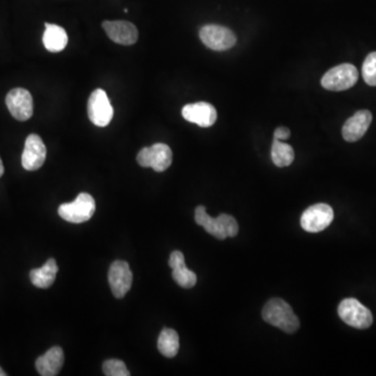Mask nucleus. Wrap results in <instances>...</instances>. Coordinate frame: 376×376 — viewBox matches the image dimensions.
Returning a JSON list of instances; mask_svg holds the SVG:
<instances>
[{"mask_svg":"<svg viewBox=\"0 0 376 376\" xmlns=\"http://www.w3.org/2000/svg\"><path fill=\"white\" fill-rule=\"evenodd\" d=\"M43 44L51 53H60L68 43V36L62 27L51 23H45V32L43 34Z\"/></svg>","mask_w":376,"mask_h":376,"instance_id":"17","label":"nucleus"},{"mask_svg":"<svg viewBox=\"0 0 376 376\" xmlns=\"http://www.w3.org/2000/svg\"><path fill=\"white\" fill-rule=\"evenodd\" d=\"M358 71L352 64L339 65L328 70L321 80L322 86L330 92H343L356 85Z\"/></svg>","mask_w":376,"mask_h":376,"instance_id":"3","label":"nucleus"},{"mask_svg":"<svg viewBox=\"0 0 376 376\" xmlns=\"http://www.w3.org/2000/svg\"><path fill=\"white\" fill-rule=\"evenodd\" d=\"M289 136H291V131L287 127H280L274 132V138L282 140H282L289 139Z\"/></svg>","mask_w":376,"mask_h":376,"instance_id":"25","label":"nucleus"},{"mask_svg":"<svg viewBox=\"0 0 376 376\" xmlns=\"http://www.w3.org/2000/svg\"><path fill=\"white\" fill-rule=\"evenodd\" d=\"M338 313L343 322L351 327L366 330L372 325L373 317L370 310L354 298L343 300L339 306Z\"/></svg>","mask_w":376,"mask_h":376,"instance_id":"4","label":"nucleus"},{"mask_svg":"<svg viewBox=\"0 0 376 376\" xmlns=\"http://www.w3.org/2000/svg\"><path fill=\"white\" fill-rule=\"evenodd\" d=\"M170 267L173 269V278L181 287L192 289L196 285V275L185 265L184 255L180 251H174L170 254Z\"/></svg>","mask_w":376,"mask_h":376,"instance_id":"16","label":"nucleus"},{"mask_svg":"<svg viewBox=\"0 0 376 376\" xmlns=\"http://www.w3.org/2000/svg\"><path fill=\"white\" fill-rule=\"evenodd\" d=\"M108 280L114 297L124 298L133 283V274L129 263L123 261H114L110 267Z\"/></svg>","mask_w":376,"mask_h":376,"instance_id":"10","label":"nucleus"},{"mask_svg":"<svg viewBox=\"0 0 376 376\" xmlns=\"http://www.w3.org/2000/svg\"><path fill=\"white\" fill-rule=\"evenodd\" d=\"M6 107L15 120L27 122L34 113L32 94L25 88H15L6 97Z\"/></svg>","mask_w":376,"mask_h":376,"instance_id":"9","label":"nucleus"},{"mask_svg":"<svg viewBox=\"0 0 376 376\" xmlns=\"http://www.w3.org/2000/svg\"><path fill=\"white\" fill-rule=\"evenodd\" d=\"M8 375H6V371L4 370V369L1 368V367H0V376H6Z\"/></svg>","mask_w":376,"mask_h":376,"instance_id":"27","label":"nucleus"},{"mask_svg":"<svg viewBox=\"0 0 376 376\" xmlns=\"http://www.w3.org/2000/svg\"><path fill=\"white\" fill-rule=\"evenodd\" d=\"M372 122V114L368 110L356 112L343 125L342 134L346 142H356L365 135Z\"/></svg>","mask_w":376,"mask_h":376,"instance_id":"14","label":"nucleus"},{"mask_svg":"<svg viewBox=\"0 0 376 376\" xmlns=\"http://www.w3.org/2000/svg\"><path fill=\"white\" fill-rule=\"evenodd\" d=\"M64 364V352L59 346L47 350L43 356L36 361V369L42 376H55L59 375Z\"/></svg>","mask_w":376,"mask_h":376,"instance_id":"15","label":"nucleus"},{"mask_svg":"<svg viewBox=\"0 0 376 376\" xmlns=\"http://www.w3.org/2000/svg\"><path fill=\"white\" fill-rule=\"evenodd\" d=\"M4 173V163H2L1 158H0V178H1L2 175Z\"/></svg>","mask_w":376,"mask_h":376,"instance_id":"26","label":"nucleus"},{"mask_svg":"<svg viewBox=\"0 0 376 376\" xmlns=\"http://www.w3.org/2000/svg\"><path fill=\"white\" fill-rule=\"evenodd\" d=\"M58 270L59 268H58L56 259L49 258L43 267L32 270L30 278L35 287L39 289H47L55 282Z\"/></svg>","mask_w":376,"mask_h":376,"instance_id":"18","label":"nucleus"},{"mask_svg":"<svg viewBox=\"0 0 376 376\" xmlns=\"http://www.w3.org/2000/svg\"><path fill=\"white\" fill-rule=\"evenodd\" d=\"M218 220H220V226H222L227 237H237V233H239V224L232 215L222 213L218 217Z\"/></svg>","mask_w":376,"mask_h":376,"instance_id":"24","label":"nucleus"},{"mask_svg":"<svg viewBox=\"0 0 376 376\" xmlns=\"http://www.w3.org/2000/svg\"><path fill=\"white\" fill-rule=\"evenodd\" d=\"M364 81L369 86H376V51L369 54L362 68Z\"/></svg>","mask_w":376,"mask_h":376,"instance_id":"22","label":"nucleus"},{"mask_svg":"<svg viewBox=\"0 0 376 376\" xmlns=\"http://www.w3.org/2000/svg\"><path fill=\"white\" fill-rule=\"evenodd\" d=\"M200 39L208 49L223 51L234 46L237 36L228 27L222 25H204L200 30Z\"/></svg>","mask_w":376,"mask_h":376,"instance_id":"6","label":"nucleus"},{"mask_svg":"<svg viewBox=\"0 0 376 376\" xmlns=\"http://www.w3.org/2000/svg\"><path fill=\"white\" fill-rule=\"evenodd\" d=\"M46 159V146L37 134H31L25 140L21 163L23 168L30 172L39 170L44 164Z\"/></svg>","mask_w":376,"mask_h":376,"instance_id":"11","label":"nucleus"},{"mask_svg":"<svg viewBox=\"0 0 376 376\" xmlns=\"http://www.w3.org/2000/svg\"><path fill=\"white\" fill-rule=\"evenodd\" d=\"M334 213L332 207L327 204L313 205L308 207L303 215H302L301 227L308 232L317 233L325 230L332 220H334Z\"/></svg>","mask_w":376,"mask_h":376,"instance_id":"7","label":"nucleus"},{"mask_svg":"<svg viewBox=\"0 0 376 376\" xmlns=\"http://www.w3.org/2000/svg\"><path fill=\"white\" fill-rule=\"evenodd\" d=\"M103 371L107 376H130L131 375L125 363L115 358L106 361L103 365Z\"/></svg>","mask_w":376,"mask_h":376,"instance_id":"23","label":"nucleus"},{"mask_svg":"<svg viewBox=\"0 0 376 376\" xmlns=\"http://www.w3.org/2000/svg\"><path fill=\"white\" fill-rule=\"evenodd\" d=\"M196 215H194V220L196 223L206 230L207 233L215 237L218 239H227L226 234H225L224 230H223L222 226H220V220L218 218H211L208 213H206V208L205 206L196 207Z\"/></svg>","mask_w":376,"mask_h":376,"instance_id":"19","label":"nucleus"},{"mask_svg":"<svg viewBox=\"0 0 376 376\" xmlns=\"http://www.w3.org/2000/svg\"><path fill=\"white\" fill-rule=\"evenodd\" d=\"M182 116L187 122L209 127L215 125L218 120V112L211 104L205 101L188 104L182 109Z\"/></svg>","mask_w":376,"mask_h":376,"instance_id":"12","label":"nucleus"},{"mask_svg":"<svg viewBox=\"0 0 376 376\" xmlns=\"http://www.w3.org/2000/svg\"><path fill=\"white\" fill-rule=\"evenodd\" d=\"M95 201L89 194L82 192L73 202L64 203L58 209L63 220L73 224L87 222L94 217Z\"/></svg>","mask_w":376,"mask_h":376,"instance_id":"2","label":"nucleus"},{"mask_svg":"<svg viewBox=\"0 0 376 376\" xmlns=\"http://www.w3.org/2000/svg\"><path fill=\"white\" fill-rule=\"evenodd\" d=\"M273 163L278 168H285L291 165L295 159V153L289 144H284L282 140L274 138L271 153Z\"/></svg>","mask_w":376,"mask_h":376,"instance_id":"21","label":"nucleus"},{"mask_svg":"<svg viewBox=\"0 0 376 376\" xmlns=\"http://www.w3.org/2000/svg\"><path fill=\"white\" fill-rule=\"evenodd\" d=\"M101 27L108 37L118 44L133 45L138 40L137 27L127 21H104Z\"/></svg>","mask_w":376,"mask_h":376,"instance_id":"13","label":"nucleus"},{"mask_svg":"<svg viewBox=\"0 0 376 376\" xmlns=\"http://www.w3.org/2000/svg\"><path fill=\"white\" fill-rule=\"evenodd\" d=\"M263 318L267 323L287 334H295L300 326L299 319L291 306L280 298H274L267 302L263 310Z\"/></svg>","mask_w":376,"mask_h":376,"instance_id":"1","label":"nucleus"},{"mask_svg":"<svg viewBox=\"0 0 376 376\" xmlns=\"http://www.w3.org/2000/svg\"><path fill=\"white\" fill-rule=\"evenodd\" d=\"M158 350L166 358H174L177 356L180 347L179 336L176 330L164 328L158 338Z\"/></svg>","mask_w":376,"mask_h":376,"instance_id":"20","label":"nucleus"},{"mask_svg":"<svg viewBox=\"0 0 376 376\" xmlns=\"http://www.w3.org/2000/svg\"><path fill=\"white\" fill-rule=\"evenodd\" d=\"M137 162L142 168H152L158 173L164 172L172 164L173 152L168 144H155L138 153Z\"/></svg>","mask_w":376,"mask_h":376,"instance_id":"5","label":"nucleus"},{"mask_svg":"<svg viewBox=\"0 0 376 376\" xmlns=\"http://www.w3.org/2000/svg\"><path fill=\"white\" fill-rule=\"evenodd\" d=\"M113 114V108L107 94L103 89L94 90L88 101V116L90 122L97 127H104L111 123Z\"/></svg>","mask_w":376,"mask_h":376,"instance_id":"8","label":"nucleus"}]
</instances>
